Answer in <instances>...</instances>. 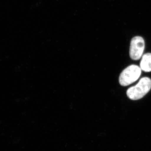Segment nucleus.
<instances>
[{
	"mask_svg": "<svg viewBox=\"0 0 151 151\" xmlns=\"http://www.w3.org/2000/svg\"><path fill=\"white\" fill-rule=\"evenodd\" d=\"M151 89V79L149 77H143L137 85L127 90L128 97L131 100H139L148 93Z\"/></svg>",
	"mask_w": 151,
	"mask_h": 151,
	"instance_id": "obj_1",
	"label": "nucleus"
},
{
	"mask_svg": "<svg viewBox=\"0 0 151 151\" xmlns=\"http://www.w3.org/2000/svg\"><path fill=\"white\" fill-rule=\"evenodd\" d=\"M145 48V40L142 37L140 36L133 37L130 43L129 55L131 58L135 60L140 59Z\"/></svg>",
	"mask_w": 151,
	"mask_h": 151,
	"instance_id": "obj_3",
	"label": "nucleus"
},
{
	"mask_svg": "<svg viewBox=\"0 0 151 151\" xmlns=\"http://www.w3.org/2000/svg\"><path fill=\"white\" fill-rule=\"evenodd\" d=\"M142 69L136 65L126 68L119 76V82L122 86H127L137 81L141 75Z\"/></svg>",
	"mask_w": 151,
	"mask_h": 151,
	"instance_id": "obj_2",
	"label": "nucleus"
},
{
	"mask_svg": "<svg viewBox=\"0 0 151 151\" xmlns=\"http://www.w3.org/2000/svg\"><path fill=\"white\" fill-rule=\"evenodd\" d=\"M142 70L146 72L151 71V53H147L142 57L140 64Z\"/></svg>",
	"mask_w": 151,
	"mask_h": 151,
	"instance_id": "obj_4",
	"label": "nucleus"
}]
</instances>
